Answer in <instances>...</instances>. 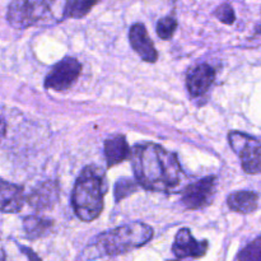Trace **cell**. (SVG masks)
I'll use <instances>...</instances> for the list:
<instances>
[{
    "mask_svg": "<svg viewBox=\"0 0 261 261\" xmlns=\"http://www.w3.org/2000/svg\"><path fill=\"white\" fill-rule=\"evenodd\" d=\"M132 162L138 182L147 190L171 191L184 178L177 157L153 143L135 145Z\"/></svg>",
    "mask_w": 261,
    "mask_h": 261,
    "instance_id": "6da1fadb",
    "label": "cell"
},
{
    "mask_svg": "<svg viewBox=\"0 0 261 261\" xmlns=\"http://www.w3.org/2000/svg\"><path fill=\"white\" fill-rule=\"evenodd\" d=\"M153 237V229L140 222L125 224L102 233L96 239L93 245L84 250L82 259H97L103 256H115L132 250L142 247L150 241Z\"/></svg>",
    "mask_w": 261,
    "mask_h": 261,
    "instance_id": "7a4b0ae2",
    "label": "cell"
},
{
    "mask_svg": "<svg viewBox=\"0 0 261 261\" xmlns=\"http://www.w3.org/2000/svg\"><path fill=\"white\" fill-rule=\"evenodd\" d=\"M103 176L96 167H86L74 186L71 204L76 217L94 221L103 209Z\"/></svg>",
    "mask_w": 261,
    "mask_h": 261,
    "instance_id": "3957f363",
    "label": "cell"
},
{
    "mask_svg": "<svg viewBox=\"0 0 261 261\" xmlns=\"http://www.w3.org/2000/svg\"><path fill=\"white\" fill-rule=\"evenodd\" d=\"M229 145L241 158L242 168L249 175L261 173V144L259 139L240 132L228 134Z\"/></svg>",
    "mask_w": 261,
    "mask_h": 261,
    "instance_id": "277c9868",
    "label": "cell"
},
{
    "mask_svg": "<svg viewBox=\"0 0 261 261\" xmlns=\"http://www.w3.org/2000/svg\"><path fill=\"white\" fill-rule=\"evenodd\" d=\"M46 9L43 0H15L8 9V22L14 28H27L35 24Z\"/></svg>",
    "mask_w": 261,
    "mask_h": 261,
    "instance_id": "5b68a950",
    "label": "cell"
},
{
    "mask_svg": "<svg viewBox=\"0 0 261 261\" xmlns=\"http://www.w3.org/2000/svg\"><path fill=\"white\" fill-rule=\"evenodd\" d=\"M82 65L76 59L64 58L54 66L45 79V87L55 91H65L70 88L81 74Z\"/></svg>",
    "mask_w": 261,
    "mask_h": 261,
    "instance_id": "8992f818",
    "label": "cell"
},
{
    "mask_svg": "<svg viewBox=\"0 0 261 261\" xmlns=\"http://www.w3.org/2000/svg\"><path fill=\"white\" fill-rule=\"evenodd\" d=\"M216 185L217 177L214 176H208L191 184L184 191L182 204L191 211L205 208L212 203V199L216 193Z\"/></svg>",
    "mask_w": 261,
    "mask_h": 261,
    "instance_id": "52a82bcc",
    "label": "cell"
},
{
    "mask_svg": "<svg viewBox=\"0 0 261 261\" xmlns=\"http://www.w3.org/2000/svg\"><path fill=\"white\" fill-rule=\"evenodd\" d=\"M206 250H208V241L206 240L196 241L189 228H181L177 232L172 246V251L177 259H185V257L198 259L205 255Z\"/></svg>",
    "mask_w": 261,
    "mask_h": 261,
    "instance_id": "ba28073f",
    "label": "cell"
},
{
    "mask_svg": "<svg viewBox=\"0 0 261 261\" xmlns=\"http://www.w3.org/2000/svg\"><path fill=\"white\" fill-rule=\"evenodd\" d=\"M129 40L135 53L147 63H155L158 59V53L154 47V43L150 40L144 24L137 23L130 28Z\"/></svg>",
    "mask_w": 261,
    "mask_h": 261,
    "instance_id": "9c48e42d",
    "label": "cell"
},
{
    "mask_svg": "<svg viewBox=\"0 0 261 261\" xmlns=\"http://www.w3.org/2000/svg\"><path fill=\"white\" fill-rule=\"evenodd\" d=\"M214 78H216V70L208 64H201L190 70L186 79V86L193 97L203 96L211 88Z\"/></svg>",
    "mask_w": 261,
    "mask_h": 261,
    "instance_id": "30bf717a",
    "label": "cell"
},
{
    "mask_svg": "<svg viewBox=\"0 0 261 261\" xmlns=\"http://www.w3.org/2000/svg\"><path fill=\"white\" fill-rule=\"evenodd\" d=\"M24 203L23 188L0 180V212L17 213Z\"/></svg>",
    "mask_w": 261,
    "mask_h": 261,
    "instance_id": "8fae6325",
    "label": "cell"
},
{
    "mask_svg": "<svg viewBox=\"0 0 261 261\" xmlns=\"http://www.w3.org/2000/svg\"><path fill=\"white\" fill-rule=\"evenodd\" d=\"M58 198V185L53 181H46L33 189L31 195L28 196V201H30L31 206L38 209V211H42V209L51 208L56 203Z\"/></svg>",
    "mask_w": 261,
    "mask_h": 261,
    "instance_id": "7c38bea8",
    "label": "cell"
},
{
    "mask_svg": "<svg viewBox=\"0 0 261 261\" xmlns=\"http://www.w3.org/2000/svg\"><path fill=\"white\" fill-rule=\"evenodd\" d=\"M105 155H106L109 167L119 165L129 157L130 148L124 135H115V137L106 139V142H105Z\"/></svg>",
    "mask_w": 261,
    "mask_h": 261,
    "instance_id": "4fadbf2b",
    "label": "cell"
},
{
    "mask_svg": "<svg viewBox=\"0 0 261 261\" xmlns=\"http://www.w3.org/2000/svg\"><path fill=\"white\" fill-rule=\"evenodd\" d=\"M227 204L231 211L237 212V213H254L259 205V195L254 191L249 190L236 191L227 198Z\"/></svg>",
    "mask_w": 261,
    "mask_h": 261,
    "instance_id": "5bb4252c",
    "label": "cell"
},
{
    "mask_svg": "<svg viewBox=\"0 0 261 261\" xmlns=\"http://www.w3.org/2000/svg\"><path fill=\"white\" fill-rule=\"evenodd\" d=\"M53 226V222L50 219H43L40 217H27L23 222L25 234L30 239H38V237L45 236L48 232V229Z\"/></svg>",
    "mask_w": 261,
    "mask_h": 261,
    "instance_id": "9a60e30c",
    "label": "cell"
},
{
    "mask_svg": "<svg viewBox=\"0 0 261 261\" xmlns=\"http://www.w3.org/2000/svg\"><path fill=\"white\" fill-rule=\"evenodd\" d=\"M99 0H69L64 9L65 18H83Z\"/></svg>",
    "mask_w": 261,
    "mask_h": 261,
    "instance_id": "2e32d148",
    "label": "cell"
},
{
    "mask_svg": "<svg viewBox=\"0 0 261 261\" xmlns=\"http://www.w3.org/2000/svg\"><path fill=\"white\" fill-rule=\"evenodd\" d=\"M176 28H177V20L172 15H167V17L158 20L157 23V33L163 40H168V38L172 37Z\"/></svg>",
    "mask_w": 261,
    "mask_h": 261,
    "instance_id": "e0dca14e",
    "label": "cell"
},
{
    "mask_svg": "<svg viewBox=\"0 0 261 261\" xmlns=\"http://www.w3.org/2000/svg\"><path fill=\"white\" fill-rule=\"evenodd\" d=\"M237 260H261V236L247 245L236 256Z\"/></svg>",
    "mask_w": 261,
    "mask_h": 261,
    "instance_id": "ac0fdd59",
    "label": "cell"
},
{
    "mask_svg": "<svg viewBox=\"0 0 261 261\" xmlns=\"http://www.w3.org/2000/svg\"><path fill=\"white\" fill-rule=\"evenodd\" d=\"M214 15H216L222 23L228 25L233 24L234 20H236V14H234L233 8H232L231 4H228V3H224V4L219 5L216 9V12H214Z\"/></svg>",
    "mask_w": 261,
    "mask_h": 261,
    "instance_id": "d6986e66",
    "label": "cell"
},
{
    "mask_svg": "<svg viewBox=\"0 0 261 261\" xmlns=\"http://www.w3.org/2000/svg\"><path fill=\"white\" fill-rule=\"evenodd\" d=\"M135 190H137V185L133 181L122 178L115 186V199H116V201H120L121 199L126 198L130 194L134 193Z\"/></svg>",
    "mask_w": 261,
    "mask_h": 261,
    "instance_id": "ffe728a7",
    "label": "cell"
},
{
    "mask_svg": "<svg viewBox=\"0 0 261 261\" xmlns=\"http://www.w3.org/2000/svg\"><path fill=\"white\" fill-rule=\"evenodd\" d=\"M5 133H7V125H5V121L0 120V140L5 137Z\"/></svg>",
    "mask_w": 261,
    "mask_h": 261,
    "instance_id": "44dd1931",
    "label": "cell"
},
{
    "mask_svg": "<svg viewBox=\"0 0 261 261\" xmlns=\"http://www.w3.org/2000/svg\"><path fill=\"white\" fill-rule=\"evenodd\" d=\"M256 33H257V35H261V24L257 25V27H256Z\"/></svg>",
    "mask_w": 261,
    "mask_h": 261,
    "instance_id": "7402d4cb",
    "label": "cell"
}]
</instances>
